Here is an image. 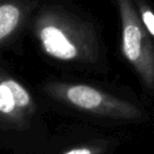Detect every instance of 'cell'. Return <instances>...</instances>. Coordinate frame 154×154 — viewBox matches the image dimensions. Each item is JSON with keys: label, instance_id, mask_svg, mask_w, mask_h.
Listing matches in <instances>:
<instances>
[{"label": "cell", "instance_id": "cell-3", "mask_svg": "<svg viewBox=\"0 0 154 154\" xmlns=\"http://www.w3.org/2000/svg\"><path fill=\"white\" fill-rule=\"evenodd\" d=\"M66 98L74 106L84 110H95L106 103V96L89 86H73L66 90Z\"/></svg>", "mask_w": 154, "mask_h": 154}, {"label": "cell", "instance_id": "cell-2", "mask_svg": "<svg viewBox=\"0 0 154 154\" xmlns=\"http://www.w3.org/2000/svg\"><path fill=\"white\" fill-rule=\"evenodd\" d=\"M40 39L45 52L56 59L71 60L77 56L76 47L57 26H45L40 31Z\"/></svg>", "mask_w": 154, "mask_h": 154}, {"label": "cell", "instance_id": "cell-6", "mask_svg": "<svg viewBox=\"0 0 154 154\" xmlns=\"http://www.w3.org/2000/svg\"><path fill=\"white\" fill-rule=\"evenodd\" d=\"M7 86L10 88V90L12 91L14 97H15V101H16V106L20 108L26 107V106L30 103V95L26 92V90L23 88L22 86H20L17 82L15 80H5Z\"/></svg>", "mask_w": 154, "mask_h": 154}, {"label": "cell", "instance_id": "cell-1", "mask_svg": "<svg viewBox=\"0 0 154 154\" xmlns=\"http://www.w3.org/2000/svg\"><path fill=\"white\" fill-rule=\"evenodd\" d=\"M122 16V51L139 71L146 82H154V53L128 0H119Z\"/></svg>", "mask_w": 154, "mask_h": 154}, {"label": "cell", "instance_id": "cell-8", "mask_svg": "<svg viewBox=\"0 0 154 154\" xmlns=\"http://www.w3.org/2000/svg\"><path fill=\"white\" fill-rule=\"evenodd\" d=\"M64 154H92V152L89 149H86V148H82V149H74L71 150V151L66 152Z\"/></svg>", "mask_w": 154, "mask_h": 154}, {"label": "cell", "instance_id": "cell-5", "mask_svg": "<svg viewBox=\"0 0 154 154\" xmlns=\"http://www.w3.org/2000/svg\"><path fill=\"white\" fill-rule=\"evenodd\" d=\"M16 101L12 91L7 86L5 82L0 84V111L5 114H9L15 110Z\"/></svg>", "mask_w": 154, "mask_h": 154}, {"label": "cell", "instance_id": "cell-4", "mask_svg": "<svg viewBox=\"0 0 154 154\" xmlns=\"http://www.w3.org/2000/svg\"><path fill=\"white\" fill-rule=\"evenodd\" d=\"M20 18V12L13 5L0 7V40L10 35L16 29Z\"/></svg>", "mask_w": 154, "mask_h": 154}, {"label": "cell", "instance_id": "cell-7", "mask_svg": "<svg viewBox=\"0 0 154 154\" xmlns=\"http://www.w3.org/2000/svg\"><path fill=\"white\" fill-rule=\"evenodd\" d=\"M141 19L146 29L149 31L152 36H154V14L150 10H145L141 13Z\"/></svg>", "mask_w": 154, "mask_h": 154}]
</instances>
